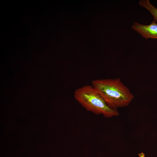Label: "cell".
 I'll use <instances>...</instances> for the list:
<instances>
[{"instance_id": "1", "label": "cell", "mask_w": 157, "mask_h": 157, "mask_svg": "<svg viewBox=\"0 0 157 157\" xmlns=\"http://www.w3.org/2000/svg\"><path fill=\"white\" fill-rule=\"evenodd\" d=\"M91 85L112 109L128 106L134 97L120 78L97 79L92 81Z\"/></svg>"}, {"instance_id": "2", "label": "cell", "mask_w": 157, "mask_h": 157, "mask_svg": "<svg viewBox=\"0 0 157 157\" xmlns=\"http://www.w3.org/2000/svg\"><path fill=\"white\" fill-rule=\"evenodd\" d=\"M74 95L75 99L87 110L105 117L117 116V109L109 107L92 85H85L76 89Z\"/></svg>"}, {"instance_id": "3", "label": "cell", "mask_w": 157, "mask_h": 157, "mask_svg": "<svg viewBox=\"0 0 157 157\" xmlns=\"http://www.w3.org/2000/svg\"><path fill=\"white\" fill-rule=\"evenodd\" d=\"M132 28L146 39L149 38L157 39V23L154 20L150 24L147 25L135 22Z\"/></svg>"}, {"instance_id": "4", "label": "cell", "mask_w": 157, "mask_h": 157, "mask_svg": "<svg viewBox=\"0 0 157 157\" xmlns=\"http://www.w3.org/2000/svg\"><path fill=\"white\" fill-rule=\"evenodd\" d=\"M139 5L148 10L153 16L154 20L157 22V8L150 3L149 0H140Z\"/></svg>"}, {"instance_id": "5", "label": "cell", "mask_w": 157, "mask_h": 157, "mask_svg": "<svg viewBox=\"0 0 157 157\" xmlns=\"http://www.w3.org/2000/svg\"><path fill=\"white\" fill-rule=\"evenodd\" d=\"M139 157H144V154L143 153H141L139 154Z\"/></svg>"}]
</instances>
